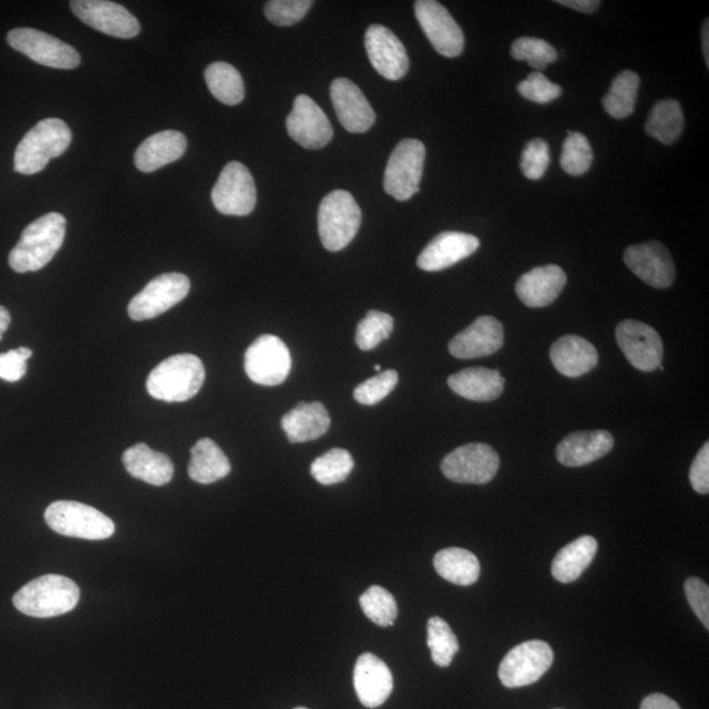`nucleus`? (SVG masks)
<instances>
[{
  "label": "nucleus",
  "mask_w": 709,
  "mask_h": 709,
  "mask_svg": "<svg viewBox=\"0 0 709 709\" xmlns=\"http://www.w3.org/2000/svg\"><path fill=\"white\" fill-rule=\"evenodd\" d=\"M67 226V219L56 212L29 223L10 252L11 269L19 273L42 270L62 248Z\"/></svg>",
  "instance_id": "nucleus-1"
},
{
  "label": "nucleus",
  "mask_w": 709,
  "mask_h": 709,
  "mask_svg": "<svg viewBox=\"0 0 709 709\" xmlns=\"http://www.w3.org/2000/svg\"><path fill=\"white\" fill-rule=\"evenodd\" d=\"M81 590L68 577L47 575L27 583L13 597L20 612L32 618H54L76 609Z\"/></svg>",
  "instance_id": "nucleus-2"
},
{
  "label": "nucleus",
  "mask_w": 709,
  "mask_h": 709,
  "mask_svg": "<svg viewBox=\"0 0 709 709\" xmlns=\"http://www.w3.org/2000/svg\"><path fill=\"white\" fill-rule=\"evenodd\" d=\"M206 380L202 361L192 353L166 359L150 372L147 388L151 397L164 402H184L200 392Z\"/></svg>",
  "instance_id": "nucleus-3"
},
{
  "label": "nucleus",
  "mask_w": 709,
  "mask_h": 709,
  "mask_svg": "<svg viewBox=\"0 0 709 709\" xmlns=\"http://www.w3.org/2000/svg\"><path fill=\"white\" fill-rule=\"evenodd\" d=\"M71 130L61 119H46L23 137L14 150V171L34 176L47 168L53 158L61 157L70 147Z\"/></svg>",
  "instance_id": "nucleus-4"
},
{
  "label": "nucleus",
  "mask_w": 709,
  "mask_h": 709,
  "mask_svg": "<svg viewBox=\"0 0 709 709\" xmlns=\"http://www.w3.org/2000/svg\"><path fill=\"white\" fill-rule=\"evenodd\" d=\"M361 226V211L350 192L332 191L318 211V233L323 248L341 251L349 246Z\"/></svg>",
  "instance_id": "nucleus-5"
},
{
  "label": "nucleus",
  "mask_w": 709,
  "mask_h": 709,
  "mask_svg": "<svg viewBox=\"0 0 709 709\" xmlns=\"http://www.w3.org/2000/svg\"><path fill=\"white\" fill-rule=\"evenodd\" d=\"M47 523L63 537L106 540L114 533V523L97 509L74 501H57L46 511Z\"/></svg>",
  "instance_id": "nucleus-6"
},
{
  "label": "nucleus",
  "mask_w": 709,
  "mask_h": 709,
  "mask_svg": "<svg viewBox=\"0 0 709 709\" xmlns=\"http://www.w3.org/2000/svg\"><path fill=\"white\" fill-rule=\"evenodd\" d=\"M426 159L425 144L415 139L397 144L383 176V190L398 201H407L419 192Z\"/></svg>",
  "instance_id": "nucleus-7"
},
{
  "label": "nucleus",
  "mask_w": 709,
  "mask_h": 709,
  "mask_svg": "<svg viewBox=\"0 0 709 709\" xmlns=\"http://www.w3.org/2000/svg\"><path fill=\"white\" fill-rule=\"evenodd\" d=\"M291 369V352L279 337H259L244 353L246 375L258 386H280L287 380Z\"/></svg>",
  "instance_id": "nucleus-8"
},
{
  "label": "nucleus",
  "mask_w": 709,
  "mask_h": 709,
  "mask_svg": "<svg viewBox=\"0 0 709 709\" xmlns=\"http://www.w3.org/2000/svg\"><path fill=\"white\" fill-rule=\"evenodd\" d=\"M9 46L43 67L72 70L81 63V56L69 43L33 28H14L7 34Z\"/></svg>",
  "instance_id": "nucleus-9"
},
{
  "label": "nucleus",
  "mask_w": 709,
  "mask_h": 709,
  "mask_svg": "<svg viewBox=\"0 0 709 709\" xmlns=\"http://www.w3.org/2000/svg\"><path fill=\"white\" fill-rule=\"evenodd\" d=\"M553 663V650L547 642L531 640L512 648L499 665L498 676L505 687L518 689L538 682Z\"/></svg>",
  "instance_id": "nucleus-10"
},
{
  "label": "nucleus",
  "mask_w": 709,
  "mask_h": 709,
  "mask_svg": "<svg viewBox=\"0 0 709 709\" xmlns=\"http://www.w3.org/2000/svg\"><path fill=\"white\" fill-rule=\"evenodd\" d=\"M190 279L186 274L163 273L134 296L129 303L128 314L133 321L151 320L178 306L190 293Z\"/></svg>",
  "instance_id": "nucleus-11"
},
{
  "label": "nucleus",
  "mask_w": 709,
  "mask_h": 709,
  "mask_svg": "<svg viewBox=\"0 0 709 709\" xmlns=\"http://www.w3.org/2000/svg\"><path fill=\"white\" fill-rule=\"evenodd\" d=\"M213 206L222 214L248 216L257 206L254 178L244 164L230 162L223 168L212 191Z\"/></svg>",
  "instance_id": "nucleus-12"
},
{
  "label": "nucleus",
  "mask_w": 709,
  "mask_h": 709,
  "mask_svg": "<svg viewBox=\"0 0 709 709\" xmlns=\"http://www.w3.org/2000/svg\"><path fill=\"white\" fill-rule=\"evenodd\" d=\"M499 456L488 445L472 443L456 448L441 461V472L448 480L459 483L483 485L495 479Z\"/></svg>",
  "instance_id": "nucleus-13"
},
{
  "label": "nucleus",
  "mask_w": 709,
  "mask_h": 709,
  "mask_svg": "<svg viewBox=\"0 0 709 709\" xmlns=\"http://www.w3.org/2000/svg\"><path fill=\"white\" fill-rule=\"evenodd\" d=\"M415 9L418 23L439 54L455 58L465 52V33L443 4L418 0Z\"/></svg>",
  "instance_id": "nucleus-14"
},
{
  "label": "nucleus",
  "mask_w": 709,
  "mask_h": 709,
  "mask_svg": "<svg viewBox=\"0 0 709 709\" xmlns=\"http://www.w3.org/2000/svg\"><path fill=\"white\" fill-rule=\"evenodd\" d=\"M70 7L84 24L112 38L133 39L141 31L140 21L124 6L107 0H72Z\"/></svg>",
  "instance_id": "nucleus-15"
},
{
  "label": "nucleus",
  "mask_w": 709,
  "mask_h": 709,
  "mask_svg": "<svg viewBox=\"0 0 709 709\" xmlns=\"http://www.w3.org/2000/svg\"><path fill=\"white\" fill-rule=\"evenodd\" d=\"M617 341L627 360L642 372H653L661 366L663 343L660 334L649 324L626 320L617 328Z\"/></svg>",
  "instance_id": "nucleus-16"
},
{
  "label": "nucleus",
  "mask_w": 709,
  "mask_h": 709,
  "mask_svg": "<svg viewBox=\"0 0 709 709\" xmlns=\"http://www.w3.org/2000/svg\"><path fill=\"white\" fill-rule=\"evenodd\" d=\"M287 130L302 148L313 150L327 147L334 136L328 116L308 96L296 98L293 110L287 118Z\"/></svg>",
  "instance_id": "nucleus-17"
},
{
  "label": "nucleus",
  "mask_w": 709,
  "mask_h": 709,
  "mask_svg": "<svg viewBox=\"0 0 709 709\" xmlns=\"http://www.w3.org/2000/svg\"><path fill=\"white\" fill-rule=\"evenodd\" d=\"M625 262L636 277L650 287L667 289L675 283V262L670 252L660 242L629 246L625 252Z\"/></svg>",
  "instance_id": "nucleus-18"
},
{
  "label": "nucleus",
  "mask_w": 709,
  "mask_h": 709,
  "mask_svg": "<svg viewBox=\"0 0 709 709\" xmlns=\"http://www.w3.org/2000/svg\"><path fill=\"white\" fill-rule=\"evenodd\" d=\"M366 49L372 67L389 81H400L408 74L410 62L407 49L387 27L373 24L366 32Z\"/></svg>",
  "instance_id": "nucleus-19"
},
{
  "label": "nucleus",
  "mask_w": 709,
  "mask_h": 709,
  "mask_svg": "<svg viewBox=\"0 0 709 709\" xmlns=\"http://www.w3.org/2000/svg\"><path fill=\"white\" fill-rule=\"evenodd\" d=\"M332 106L339 122L350 133H366L376 121V113L359 87L347 78H338L330 87Z\"/></svg>",
  "instance_id": "nucleus-20"
},
{
  "label": "nucleus",
  "mask_w": 709,
  "mask_h": 709,
  "mask_svg": "<svg viewBox=\"0 0 709 709\" xmlns=\"http://www.w3.org/2000/svg\"><path fill=\"white\" fill-rule=\"evenodd\" d=\"M503 342L502 323L495 317L482 316L466 330L460 331L448 346V350L458 359H477L501 350Z\"/></svg>",
  "instance_id": "nucleus-21"
},
{
  "label": "nucleus",
  "mask_w": 709,
  "mask_h": 709,
  "mask_svg": "<svg viewBox=\"0 0 709 709\" xmlns=\"http://www.w3.org/2000/svg\"><path fill=\"white\" fill-rule=\"evenodd\" d=\"M479 248V238L472 234L445 231L426 246L417 264L423 271H443L472 256Z\"/></svg>",
  "instance_id": "nucleus-22"
},
{
  "label": "nucleus",
  "mask_w": 709,
  "mask_h": 709,
  "mask_svg": "<svg viewBox=\"0 0 709 709\" xmlns=\"http://www.w3.org/2000/svg\"><path fill=\"white\" fill-rule=\"evenodd\" d=\"M353 687L361 705L378 708L386 703L393 691L392 671L379 657L361 655L353 669Z\"/></svg>",
  "instance_id": "nucleus-23"
},
{
  "label": "nucleus",
  "mask_w": 709,
  "mask_h": 709,
  "mask_svg": "<svg viewBox=\"0 0 709 709\" xmlns=\"http://www.w3.org/2000/svg\"><path fill=\"white\" fill-rule=\"evenodd\" d=\"M567 280L566 272L559 266L537 267L520 277L516 292L526 307L546 308L559 298Z\"/></svg>",
  "instance_id": "nucleus-24"
},
{
  "label": "nucleus",
  "mask_w": 709,
  "mask_h": 709,
  "mask_svg": "<svg viewBox=\"0 0 709 709\" xmlns=\"http://www.w3.org/2000/svg\"><path fill=\"white\" fill-rule=\"evenodd\" d=\"M613 447L609 431H578L570 433L557 446V460L569 468L583 467L602 459Z\"/></svg>",
  "instance_id": "nucleus-25"
},
{
  "label": "nucleus",
  "mask_w": 709,
  "mask_h": 709,
  "mask_svg": "<svg viewBox=\"0 0 709 709\" xmlns=\"http://www.w3.org/2000/svg\"><path fill=\"white\" fill-rule=\"evenodd\" d=\"M187 139L178 130H163L144 140L134 154L136 168L142 172H154L182 158Z\"/></svg>",
  "instance_id": "nucleus-26"
},
{
  "label": "nucleus",
  "mask_w": 709,
  "mask_h": 709,
  "mask_svg": "<svg viewBox=\"0 0 709 709\" xmlns=\"http://www.w3.org/2000/svg\"><path fill=\"white\" fill-rule=\"evenodd\" d=\"M553 367L567 378L576 379L589 373L598 366V351L586 339L566 336L551 347Z\"/></svg>",
  "instance_id": "nucleus-27"
},
{
  "label": "nucleus",
  "mask_w": 709,
  "mask_h": 709,
  "mask_svg": "<svg viewBox=\"0 0 709 709\" xmlns=\"http://www.w3.org/2000/svg\"><path fill=\"white\" fill-rule=\"evenodd\" d=\"M330 425L329 411L321 402H300L281 419V427L291 443L321 438L329 431Z\"/></svg>",
  "instance_id": "nucleus-28"
},
{
  "label": "nucleus",
  "mask_w": 709,
  "mask_h": 709,
  "mask_svg": "<svg viewBox=\"0 0 709 709\" xmlns=\"http://www.w3.org/2000/svg\"><path fill=\"white\" fill-rule=\"evenodd\" d=\"M456 395L476 402L495 401L503 393L505 379L497 369L467 368L448 378Z\"/></svg>",
  "instance_id": "nucleus-29"
},
{
  "label": "nucleus",
  "mask_w": 709,
  "mask_h": 709,
  "mask_svg": "<svg viewBox=\"0 0 709 709\" xmlns=\"http://www.w3.org/2000/svg\"><path fill=\"white\" fill-rule=\"evenodd\" d=\"M122 462L130 476L154 487H163L173 477V465L169 456L151 450L143 443L128 448L122 455Z\"/></svg>",
  "instance_id": "nucleus-30"
},
{
  "label": "nucleus",
  "mask_w": 709,
  "mask_h": 709,
  "mask_svg": "<svg viewBox=\"0 0 709 709\" xmlns=\"http://www.w3.org/2000/svg\"><path fill=\"white\" fill-rule=\"evenodd\" d=\"M230 461L221 448L212 439L202 438L191 450V461L188 466V475L191 480L202 485H209L229 476Z\"/></svg>",
  "instance_id": "nucleus-31"
},
{
  "label": "nucleus",
  "mask_w": 709,
  "mask_h": 709,
  "mask_svg": "<svg viewBox=\"0 0 709 709\" xmlns=\"http://www.w3.org/2000/svg\"><path fill=\"white\" fill-rule=\"evenodd\" d=\"M598 551V541L592 537H582L563 547L552 562V576L561 583H571L590 567Z\"/></svg>",
  "instance_id": "nucleus-32"
},
{
  "label": "nucleus",
  "mask_w": 709,
  "mask_h": 709,
  "mask_svg": "<svg viewBox=\"0 0 709 709\" xmlns=\"http://www.w3.org/2000/svg\"><path fill=\"white\" fill-rule=\"evenodd\" d=\"M437 573L446 581L459 586H470L479 580L480 561L462 548H447L433 557Z\"/></svg>",
  "instance_id": "nucleus-33"
},
{
  "label": "nucleus",
  "mask_w": 709,
  "mask_h": 709,
  "mask_svg": "<svg viewBox=\"0 0 709 709\" xmlns=\"http://www.w3.org/2000/svg\"><path fill=\"white\" fill-rule=\"evenodd\" d=\"M685 116L681 104L675 99L658 101L650 112L646 132L652 139L665 144H672L681 137Z\"/></svg>",
  "instance_id": "nucleus-34"
},
{
  "label": "nucleus",
  "mask_w": 709,
  "mask_h": 709,
  "mask_svg": "<svg viewBox=\"0 0 709 709\" xmlns=\"http://www.w3.org/2000/svg\"><path fill=\"white\" fill-rule=\"evenodd\" d=\"M204 77L209 91L221 103L237 106L244 99L243 79L233 64L213 62L206 69Z\"/></svg>",
  "instance_id": "nucleus-35"
},
{
  "label": "nucleus",
  "mask_w": 709,
  "mask_h": 709,
  "mask_svg": "<svg viewBox=\"0 0 709 709\" xmlns=\"http://www.w3.org/2000/svg\"><path fill=\"white\" fill-rule=\"evenodd\" d=\"M640 77L631 70L620 72L613 79L609 93L603 98L605 111L613 119H626L635 111L638 100Z\"/></svg>",
  "instance_id": "nucleus-36"
},
{
  "label": "nucleus",
  "mask_w": 709,
  "mask_h": 709,
  "mask_svg": "<svg viewBox=\"0 0 709 709\" xmlns=\"http://www.w3.org/2000/svg\"><path fill=\"white\" fill-rule=\"evenodd\" d=\"M427 646L431 650L432 661L440 668L450 667L453 657L459 652L458 638L450 625L441 618H431L427 623Z\"/></svg>",
  "instance_id": "nucleus-37"
},
{
  "label": "nucleus",
  "mask_w": 709,
  "mask_h": 709,
  "mask_svg": "<svg viewBox=\"0 0 709 709\" xmlns=\"http://www.w3.org/2000/svg\"><path fill=\"white\" fill-rule=\"evenodd\" d=\"M353 469V459L349 451L332 448L320 456L310 467L313 479L322 485H336L347 480Z\"/></svg>",
  "instance_id": "nucleus-38"
},
{
  "label": "nucleus",
  "mask_w": 709,
  "mask_h": 709,
  "mask_svg": "<svg viewBox=\"0 0 709 709\" xmlns=\"http://www.w3.org/2000/svg\"><path fill=\"white\" fill-rule=\"evenodd\" d=\"M359 603L366 617L375 625L386 628L396 623L398 617L396 599L381 586H371L360 597Z\"/></svg>",
  "instance_id": "nucleus-39"
},
{
  "label": "nucleus",
  "mask_w": 709,
  "mask_h": 709,
  "mask_svg": "<svg viewBox=\"0 0 709 709\" xmlns=\"http://www.w3.org/2000/svg\"><path fill=\"white\" fill-rule=\"evenodd\" d=\"M393 328L392 316L371 310L359 322L354 341L361 351H371L392 334Z\"/></svg>",
  "instance_id": "nucleus-40"
},
{
  "label": "nucleus",
  "mask_w": 709,
  "mask_h": 709,
  "mask_svg": "<svg viewBox=\"0 0 709 709\" xmlns=\"http://www.w3.org/2000/svg\"><path fill=\"white\" fill-rule=\"evenodd\" d=\"M592 149L586 136L578 132H569L568 139L563 142L560 164L569 176L581 177L591 168Z\"/></svg>",
  "instance_id": "nucleus-41"
},
{
  "label": "nucleus",
  "mask_w": 709,
  "mask_h": 709,
  "mask_svg": "<svg viewBox=\"0 0 709 709\" xmlns=\"http://www.w3.org/2000/svg\"><path fill=\"white\" fill-rule=\"evenodd\" d=\"M511 56L513 60L527 62L539 71L559 60L557 50L551 43L537 38H520L513 41Z\"/></svg>",
  "instance_id": "nucleus-42"
},
{
  "label": "nucleus",
  "mask_w": 709,
  "mask_h": 709,
  "mask_svg": "<svg viewBox=\"0 0 709 709\" xmlns=\"http://www.w3.org/2000/svg\"><path fill=\"white\" fill-rule=\"evenodd\" d=\"M397 383L398 373L395 369L380 372L354 389V400L360 405H366V407H373V405L381 402L383 398L392 393Z\"/></svg>",
  "instance_id": "nucleus-43"
},
{
  "label": "nucleus",
  "mask_w": 709,
  "mask_h": 709,
  "mask_svg": "<svg viewBox=\"0 0 709 709\" xmlns=\"http://www.w3.org/2000/svg\"><path fill=\"white\" fill-rule=\"evenodd\" d=\"M312 4L310 0H271L264 6V13L272 24L289 27L306 18Z\"/></svg>",
  "instance_id": "nucleus-44"
},
{
  "label": "nucleus",
  "mask_w": 709,
  "mask_h": 709,
  "mask_svg": "<svg viewBox=\"0 0 709 709\" xmlns=\"http://www.w3.org/2000/svg\"><path fill=\"white\" fill-rule=\"evenodd\" d=\"M520 96L538 104L551 103L562 93L561 86L555 84L541 72L535 71L518 84Z\"/></svg>",
  "instance_id": "nucleus-45"
},
{
  "label": "nucleus",
  "mask_w": 709,
  "mask_h": 709,
  "mask_svg": "<svg viewBox=\"0 0 709 709\" xmlns=\"http://www.w3.org/2000/svg\"><path fill=\"white\" fill-rule=\"evenodd\" d=\"M549 161H551V157H549L548 143L539 139L532 140L523 150L520 168H522L526 178L539 180L545 177Z\"/></svg>",
  "instance_id": "nucleus-46"
},
{
  "label": "nucleus",
  "mask_w": 709,
  "mask_h": 709,
  "mask_svg": "<svg viewBox=\"0 0 709 709\" xmlns=\"http://www.w3.org/2000/svg\"><path fill=\"white\" fill-rule=\"evenodd\" d=\"M685 591L687 600L701 623L709 628V588L705 581L697 577H691L686 581Z\"/></svg>",
  "instance_id": "nucleus-47"
},
{
  "label": "nucleus",
  "mask_w": 709,
  "mask_h": 709,
  "mask_svg": "<svg viewBox=\"0 0 709 709\" xmlns=\"http://www.w3.org/2000/svg\"><path fill=\"white\" fill-rule=\"evenodd\" d=\"M690 482L699 495H708L709 491V443L703 446L690 469Z\"/></svg>",
  "instance_id": "nucleus-48"
},
{
  "label": "nucleus",
  "mask_w": 709,
  "mask_h": 709,
  "mask_svg": "<svg viewBox=\"0 0 709 709\" xmlns=\"http://www.w3.org/2000/svg\"><path fill=\"white\" fill-rule=\"evenodd\" d=\"M27 373V360L18 350L0 353V379L17 382Z\"/></svg>",
  "instance_id": "nucleus-49"
},
{
  "label": "nucleus",
  "mask_w": 709,
  "mask_h": 709,
  "mask_svg": "<svg viewBox=\"0 0 709 709\" xmlns=\"http://www.w3.org/2000/svg\"><path fill=\"white\" fill-rule=\"evenodd\" d=\"M640 709H681L676 700L662 693H652L642 700Z\"/></svg>",
  "instance_id": "nucleus-50"
},
{
  "label": "nucleus",
  "mask_w": 709,
  "mask_h": 709,
  "mask_svg": "<svg viewBox=\"0 0 709 709\" xmlns=\"http://www.w3.org/2000/svg\"><path fill=\"white\" fill-rule=\"evenodd\" d=\"M557 3L583 13H595L600 7L598 0H559Z\"/></svg>",
  "instance_id": "nucleus-51"
},
{
  "label": "nucleus",
  "mask_w": 709,
  "mask_h": 709,
  "mask_svg": "<svg viewBox=\"0 0 709 709\" xmlns=\"http://www.w3.org/2000/svg\"><path fill=\"white\" fill-rule=\"evenodd\" d=\"M10 322H11V316L9 313V310H7L3 307H0V341H2L4 332L7 331V329H9Z\"/></svg>",
  "instance_id": "nucleus-52"
},
{
  "label": "nucleus",
  "mask_w": 709,
  "mask_h": 709,
  "mask_svg": "<svg viewBox=\"0 0 709 709\" xmlns=\"http://www.w3.org/2000/svg\"><path fill=\"white\" fill-rule=\"evenodd\" d=\"M709 28H708V19H706L703 28H701V42H703V53L706 57L707 67H709Z\"/></svg>",
  "instance_id": "nucleus-53"
},
{
  "label": "nucleus",
  "mask_w": 709,
  "mask_h": 709,
  "mask_svg": "<svg viewBox=\"0 0 709 709\" xmlns=\"http://www.w3.org/2000/svg\"><path fill=\"white\" fill-rule=\"evenodd\" d=\"M375 371L380 372L381 371V367L380 366H375Z\"/></svg>",
  "instance_id": "nucleus-54"
},
{
  "label": "nucleus",
  "mask_w": 709,
  "mask_h": 709,
  "mask_svg": "<svg viewBox=\"0 0 709 709\" xmlns=\"http://www.w3.org/2000/svg\"><path fill=\"white\" fill-rule=\"evenodd\" d=\"M294 709H308V708L299 707V708H294Z\"/></svg>",
  "instance_id": "nucleus-55"
}]
</instances>
